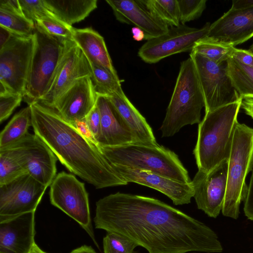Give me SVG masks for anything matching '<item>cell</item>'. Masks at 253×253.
Wrapping results in <instances>:
<instances>
[{"label": "cell", "instance_id": "cell-1", "mask_svg": "<svg viewBox=\"0 0 253 253\" xmlns=\"http://www.w3.org/2000/svg\"><path fill=\"white\" fill-rule=\"evenodd\" d=\"M95 228L123 236L149 253H221L204 223L153 198L117 192L96 203Z\"/></svg>", "mask_w": 253, "mask_h": 253}, {"label": "cell", "instance_id": "cell-2", "mask_svg": "<svg viewBox=\"0 0 253 253\" xmlns=\"http://www.w3.org/2000/svg\"><path fill=\"white\" fill-rule=\"evenodd\" d=\"M29 105L35 134L70 172L97 189L128 184L114 170L98 145L88 141L56 111L39 101Z\"/></svg>", "mask_w": 253, "mask_h": 253}, {"label": "cell", "instance_id": "cell-3", "mask_svg": "<svg viewBox=\"0 0 253 253\" xmlns=\"http://www.w3.org/2000/svg\"><path fill=\"white\" fill-rule=\"evenodd\" d=\"M242 100L205 113L193 150L198 170L209 172L228 160Z\"/></svg>", "mask_w": 253, "mask_h": 253}, {"label": "cell", "instance_id": "cell-4", "mask_svg": "<svg viewBox=\"0 0 253 253\" xmlns=\"http://www.w3.org/2000/svg\"><path fill=\"white\" fill-rule=\"evenodd\" d=\"M98 146L111 164L150 171L182 183L191 182L188 172L178 156L163 146L132 143Z\"/></svg>", "mask_w": 253, "mask_h": 253}, {"label": "cell", "instance_id": "cell-5", "mask_svg": "<svg viewBox=\"0 0 253 253\" xmlns=\"http://www.w3.org/2000/svg\"><path fill=\"white\" fill-rule=\"evenodd\" d=\"M205 100L194 62L190 57L180 68L166 114L160 127L162 137L172 136L183 126L201 122Z\"/></svg>", "mask_w": 253, "mask_h": 253}, {"label": "cell", "instance_id": "cell-6", "mask_svg": "<svg viewBox=\"0 0 253 253\" xmlns=\"http://www.w3.org/2000/svg\"><path fill=\"white\" fill-rule=\"evenodd\" d=\"M253 169V128L237 123L228 160L226 192L222 209L225 216L237 219L248 190L247 174Z\"/></svg>", "mask_w": 253, "mask_h": 253}, {"label": "cell", "instance_id": "cell-7", "mask_svg": "<svg viewBox=\"0 0 253 253\" xmlns=\"http://www.w3.org/2000/svg\"><path fill=\"white\" fill-rule=\"evenodd\" d=\"M35 45L23 98L29 105L47 91L64 54L67 41L51 36L35 26Z\"/></svg>", "mask_w": 253, "mask_h": 253}, {"label": "cell", "instance_id": "cell-8", "mask_svg": "<svg viewBox=\"0 0 253 253\" xmlns=\"http://www.w3.org/2000/svg\"><path fill=\"white\" fill-rule=\"evenodd\" d=\"M35 45L34 34H13L0 48V91L23 96Z\"/></svg>", "mask_w": 253, "mask_h": 253}, {"label": "cell", "instance_id": "cell-9", "mask_svg": "<svg viewBox=\"0 0 253 253\" xmlns=\"http://www.w3.org/2000/svg\"><path fill=\"white\" fill-rule=\"evenodd\" d=\"M203 94L205 113L242 99L228 72L227 61L218 64L190 52Z\"/></svg>", "mask_w": 253, "mask_h": 253}, {"label": "cell", "instance_id": "cell-10", "mask_svg": "<svg viewBox=\"0 0 253 253\" xmlns=\"http://www.w3.org/2000/svg\"><path fill=\"white\" fill-rule=\"evenodd\" d=\"M51 204L77 221L97 244L91 224L88 195L84 183L73 175L62 171L50 185Z\"/></svg>", "mask_w": 253, "mask_h": 253}, {"label": "cell", "instance_id": "cell-11", "mask_svg": "<svg viewBox=\"0 0 253 253\" xmlns=\"http://www.w3.org/2000/svg\"><path fill=\"white\" fill-rule=\"evenodd\" d=\"M211 24L202 28L180 24L169 28L165 34L147 41L139 48V57L145 62L156 63L172 55L192 50L196 42L207 37Z\"/></svg>", "mask_w": 253, "mask_h": 253}, {"label": "cell", "instance_id": "cell-12", "mask_svg": "<svg viewBox=\"0 0 253 253\" xmlns=\"http://www.w3.org/2000/svg\"><path fill=\"white\" fill-rule=\"evenodd\" d=\"M47 188L28 173L0 185V222L36 211Z\"/></svg>", "mask_w": 253, "mask_h": 253}, {"label": "cell", "instance_id": "cell-13", "mask_svg": "<svg viewBox=\"0 0 253 253\" xmlns=\"http://www.w3.org/2000/svg\"><path fill=\"white\" fill-rule=\"evenodd\" d=\"M8 147L14 150L28 173L46 187L51 185L56 175L57 158L39 137L28 132Z\"/></svg>", "mask_w": 253, "mask_h": 253}, {"label": "cell", "instance_id": "cell-14", "mask_svg": "<svg viewBox=\"0 0 253 253\" xmlns=\"http://www.w3.org/2000/svg\"><path fill=\"white\" fill-rule=\"evenodd\" d=\"M90 62L73 40H68L50 86L39 102L50 107L77 80L91 76Z\"/></svg>", "mask_w": 253, "mask_h": 253}, {"label": "cell", "instance_id": "cell-15", "mask_svg": "<svg viewBox=\"0 0 253 253\" xmlns=\"http://www.w3.org/2000/svg\"><path fill=\"white\" fill-rule=\"evenodd\" d=\"M228 160L209 172L198 170L191 181L198 209L216 218L222 211L226 192Z\"/></svg>", "mask_w": 253, "mask_h": 253}, {"label": "cell", "instance_id": "cell-16", "mask_svg": "<svg viewBox=\"0 0 253 253\" xmlns=\"http://www.w3.org/2000/svg\"><path fill=\"white\" fill-rule=\"evenodd\" d=\"M253 37V7L230 8L211 24L207 38L220 44L235 47Z\"/></svg>", "mask_w": 253, "mask_h": 253}, {"label": "cell", "instance_id": "cell-17", "mask_svg": "<svg viewBox=\"0 0 253 253\" xmlns=\"http://www.w3.org/2000/svg\"><path fill=\"white\" fill-rule=\"evenodd\" d=\"M97 97L90 76H85L77 80L50 108L73 125L86 117L95 106Z\"/></svg>", "mask_w": 253, "mask_h": 253}, {"label": "cell", "instance_id": "cell-18", "mask_svg": "<svg viewBox=\"0 0 253 253\" xmlns=\"http://www.w3.org/2000/svg\"><path fill=\"white\" fill-rule=\"evenodd\" d=\"M111 165L127 183H135L154 189L170 198L175 205L188 204L194 197L192 182L182 183L150 171Z\"/></svg>", "mask_w": 253, "mask_h": 253}, {"label": "cell", "instance_id": "cell-19", "mask_svg": "<svg viewBox=\"0 0 253 253\" xmlns=\"http://www.w3.org/2000/svg\"><path fill=\"white\" fill-rule=\"evenodd\" d=\"M119 22L141 29L148 41L166 34L169 27L156 17L140 0H106Z\"/></svg>", "mask_w": 253, "mask_h": 253}, {"label": "cell", "instance_id": "cell-20", "mask_svg": "<svg viewBox=\"0 0 253 253\" xmlns=\"http://www.w3.org/2000/svg\"><path fill=\"white\" fill-rule=\"evenodd\" d=\"M35 213L0 222V253H30L35 244Z\"/></svg>", "mask_w": 253, "mask_h": 253}, {"label": "cell", "instance_id": "cell-21", "mask_svg": "<svg viewBox=\"0 0 253 253\" xmlns=\"http://www.w3.org/2000/svg\"><path fill=\"white\" fill-rule=\"evenodd\" d=\"M96 105L101 116V134L98 145L114 147L138 143L107 96L97 95Z\"/></svg>", "mask_w": 253, "mask_h": 253}, {"label": "cell", "instance_id": "cell-22", "mask_svg": "<svg viewBox=\"0 0 253 253\" xmlns=\"http://www.w3.org/2000/svg\"><path fill=\"white\" fill-rule=\"evenodd\" d=\"M107 97L129 128L138 143L149 145L158 144L152 128L125 94Z\"/></svg>", "mask_w": 253, "mask_h": 253}, {"label": "cell", "instance_id": "cell-23", "mask_svg": "<svg viewBox=\"0 0 253 253\" xmlns=\"http://www.w3.org/2000/svg\"><path fill=\"white\" fill-rule=\"evenodd\" d=\"M73 40L91 63L117 73L108 51L104 38L91 28H74Z\"/></svg>", "mask_w": 253, "mask_h": 253}, {"label": "cell", "instance_id": "cell-24", "mask_svg": "<svg viewBox=\"0 0 253 253\" xmlns=\"http://www.w3.org/2000/svg\"><path fill=\"white\" fill-rule=\"evenodd\" d=\"M50 11L58 19L72 26L84 19L97 8V0H44Z\"/></svg>", "mask_w": 253, "mask_h": 253}, {"label": "cell", "instance_id": "cell-25", "mask_svg": "<svg viewBox=\"0 0 253 253\" xmlns=\"http://www.w3.org/2000/svg\"><path fill=\"white\" fill-rule=\"evenodd\" d=\"M31 126L32 113L29 105L15 114L1 131L0 149L11 146L23 138Z\"/></svg>", "mask_w": 253, "mask_h": 253}, {"label": "cell", "instance_id": "cell-26", "mask_svg": "<svg viewBox=\"0 0 253 253\" xmlns=\"http://www.w3.org/2000/svg\"><path fill=\"white\" fill-rule=\"evenodd\" d=\"M90 64L91 68L90 77L97 95L110 96L125 94L117 73L104 67Z\"/></svg>", "mask_w": 253, "mask_h": 253}, {"label": "cell", "instance_id": "cell-27", "mask_svg": "<svg viewBox=\"0 0 253 253\" xmlns=\"http://www.w3.org/2000/svg\"><path fill=\"white\" fill-rule=\"evenodd\" d=\"M227 68L230 79L240 97L253 98V68L232 57L227 60Z\"/></svg>", "mask_w": 253, "mask_h": 253}, {"label": "cell", "instance_id": "cell-28", "mask_svg": "<svg viewBox=\"0 0 253 253\" xmlns=\"http://www.w3.org/2000/svg\"><path fill=\"white\" fill-rule=\"evenodd\" d=\"M158 19L169 27L180 24L177 0H140Z\"/></svg>", "mask_w": 253, "mask_h": 253}, {"label": "cell", "instance_id": "cell-29", "mask_svg": "<svg viewBox=\"0 0 253 253\" xmlns=\"http://www.w3.org/2000/svg\"><path fill=\"white\" fill-rule=\"evenodd\" d=\"M26 173L27 172L12 148L0 149V185Z\"/></svg>", "mask_w": 253, "mask_h": 253}, {"label": "cell", "instance_id": "cell-30", "mask_svg": "<svg viewBox=\"0 0 253 253\" xmlns=\"http://www.w3.org/2000/svg\"><path fill=\"white\" fill-rule=\"evenodd\" d=\"M235 48L212 42L206 37L196 42L191 52L198 53L219 64L231 58Z\"/></svg>", "mask_w": 253, "mask_h": 253}, {"label": "cell", "instance_id": "cell-31", "mask_svg": "<svg viewBox=\"0 0 253 253\" xmlns=\"http://www.w3.org/2000/svg\"><path fill=\"white\" fill-rule=\"evenodd\" d=\"M0 26L13 34L28 36L34 34L35 24L26 18L23 13L0 7Z\"/></svg>", "mask_w": 253, "mask_h": 253}, {"label": "cell", "instance_id": "cell-32", "mask_svg": "<svg viewBox=\"0 0 253 253\" xmlns=\"http://www.w3.org/2000/svg\"><path fill=\"white\" fill-rule=\"evenodd\" d=\"M35 26L51 36L64 40H73L74 28L55 16H48L39 19Z\"/></svg>", "mask_w": 253, "mask_h": 253}, {"label": "cell", "instance_id": "cell-33", "mask_svg": "<svg viewBox=\"0 0 253 253\" xmlns=\"http://www.w3.org/2000/svg\"><path fill=\"white\" fill-rule=\"evenodd\" d=\"M104 253H134L138 245L130 239L118 234L108 232L103 240Z\"/></svg>", "mask_w": 253, "mask_h": 253}, {"label": "cell", "instance_id": "cell-34", "mask_svg": "<svg viewBox=\"0 0 253 253\" xmlns=\"http://www.w3.org/2000/svg\"><path fill=\"white\" fill-rule=\"evenodd\" d=\"M181 24L199 18L206 7V0H177Z\"/></svg>", "mask_w": 253, "mask_h": 253}, {"label": "cell", "instance_id": "cell-35", "mask_svg": "<svg viewBox=\"0 0 253 253\" xmlns=\"http://www.w3.org/2000/svg\"><path fill=\"white\" fill-rule=\"evenodd\" d=\"M24 16L35 24L41 18L54 16L46 6L44 0H19Z\"/></svg>", "mask_w": 253, "mask_h": 253}, {"label": "cell", "instance_id": "cell-36", "mask_svg": "<svg viewBox=\"0 0 253 253\" xmlns=\"http://www.w3.org/2000/svg\"><path fill=\"white\" fill-rule=\"evenodd\" d=\"M23 96L20 94L6 93L0 95V123L6 120L14 110L20 105Z\"/></svg>", "mask_w": 253, "mask_h": 253}, {"label": "cell", "instance_id": "cell-37", "mask_svg": "<svg viewBox=\"0 0 253 253\" xmlns=\"http://www.w3.org/2000/svg\"><path fill=\"white\" fill-rule=\"evenodd\" d=\"M85 119L89 129L98 143L101 134V116L96 104Z\"/></svg>", "mask_w": 253, "mask_h": 253}, {"label": "cell", "instance_id": "cell-38", "mask_svg": "<svg viewBox=\"0 0 253 253\" xmlns=\"http://www.w3.org/2000/svg\"><path fill=\"white\" fill-rule=\"evenodd\" d=\"M244 202L245 215L248 219L253 221V169L248 186V193Z\"/></svg>", "mask_w": 253, "mask_h": 253}, {"label": "cell", "instance_id": "cell-39", "mask_svg": "<svg viewBox=\"0 0 253 253\" xmlns=\"http://www.w3.org/2000/svg\"><path fill=\"white\" fill-rule=\"evenodd\" d=\"M72 126L90 143L94 145H98V143L89 129L85 118L76 121Z\"/></svg>", "mask_w": 253, "mask_h": 253}, {"label": "cell", "instance_id": "cell-40", "mask_svg": "<svg viewBox=\"0 0 253 253\" xmlns=\"http://www.w3.org/2000/svg\"><path fill=\"white\" fill-rule=\"evenodd\" d=\"M232 57L247 66L253 68V53L249 50L235 48Z\"/></svg>", "mask_w": 253, "mask_h": 253}, {"label": "cell", "instance_id": "cell-41", "mask_svg": "<svg viewBox=\"0 0 253 253\" xmlns=\"http://www.w3.org/2000/svg\"><path fill=\"white\" fill-rule=\"evenodd\" d=\"M0 7L23 13L19 0H0Z\"/></svg>", "mask_w": 253, "mask_h": 253}, {"label": "cell", "instance_id": "cell-42", "mask_svg": "<svg viewBox=\"0 0 253 253\" xmlns=\"http://www.w3.org/2000/svg\"><path fill=\"white\" fill-rule=\"evenodd\" d=\"M253 7V0H233L232 9H242Z\"/></svg>", "mask_w": 253, "mask_h": 253}, {"label": "cell", "instance_id": "cell-43", "mask_svg": "<svg viewBox=\"0 0 253 253\" xmlns=\"http://www.w3.org/2000/svg\"><path fill=\"white\" fill-rule=\"evenodd\" d=\"M241 107L246 114L253 118V98L245 97L243 98Z\"/></svg>", "mask_w": 253, "mask_h": 253}, {"label": "cell", "instance_id": "cell-44", "mask_svg": "<svg viewBox=\"0 0 253 253\" xmlns=\"http://www.w3.org/2000/svg\"><path fill=\"white\" fill-rule=\"evenodd\" d=\"M8 29L0 26V48L2 47L13 35Z\"/></svg>", "mask_w": 253, "mask_h": 253}, {"label": "cell", "instance_id": "cell-45", "mask_svg": "<svg viewBox=\"0 0 253 253\" xmlns=\"http://www.w3.org/2000/svg\"><path fill=\"white\" fill-rule=\"evenodd\" d=\"M131 31L132 35V38L135 41L139 42L145 40V34L140 28L134 26L131 28Z\"/></svg>", "mask_w": 253, "mask_h": 253}, {"label": "cell", "instance_id": "cell-46", "mask_svg": "<svg viewBox=\"0 0 253 253\" xmlns=\"http://www.w3.org/2000/svg\"><path fill=\"white\" fill-rule=\"evenodd\" d=\"M70 253H97L91 246L84 245L73 250Z\"/></svg>", "mask_w": 253, "mask_h": 253}, {"label": "cell", "instance_id": "cell-47", "mask_svg": "<svg viewBox=\"0 0 253 253\" xmlns=\"http://www.w3.org/2000/svg\"><path fill=\"white\" fill-rule=\"evenodd\" d=\"M30 253H47L41 250L38 246L35 243Z\"/></svg>", "mask_w": 253, "mask_h": 253}, {"label": "cell", "instance_id": "cell-48", "mask_svg": "<svg viewBox=\"0 0 253 253\" xmlns=\"http://www.w3.org/2000/svg\"><path fill=\"white\" fill-rule=\"evenodd\" d=\"M250 51H251L252 53H253V43H252V44L250 46V48L249 50Z\"/></svg>", "mask_w": 253, "mask_h": 253}]
</instances>
